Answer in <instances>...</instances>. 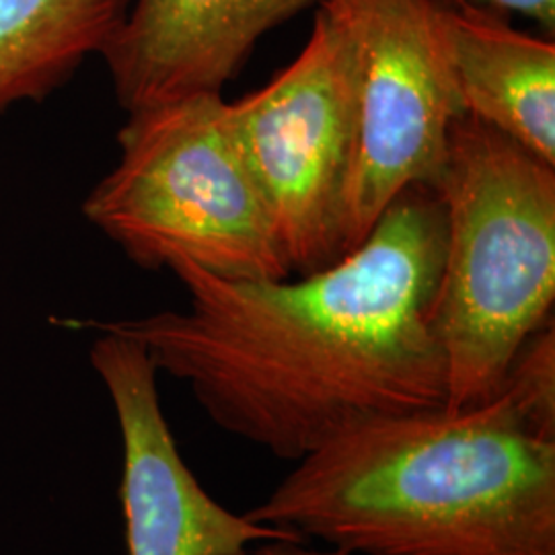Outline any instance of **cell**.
<instances>
[{"label":"cell","instance_id":"277c9868","mask_svg":"<svg viewBox=\"0 0 555 555\" xmlns=\"http://www.w3.org/2000/svg\"><path fill=\"white\" fill-rule=\"evenodd\" d=\"M118 144V165L82 215L132 263L157 272L183 258L227 280L291 278L220 93L128 114Z\"/></svg>","mask_w":555,"mask_h":555},{"label":"cell","instance_id":"4fadbf2b","mask_svg":"<svg viewBox=\"0 0 555 555\" xmlns=\"http://www.w3.org/2000/svg\"><path fill=\"white\" fill-rule=\"evenodd\" d=\"M245 555H354L337 547L330 550H311L305 541H266L258 550L247 552Z\"/></svg>","mask_w":555,"mask_h":555},{"label":"cell","instance_id":"8992f818","mask_svg":"<svg viewBox=\"0 0 555 555\" xmlns=\"http://www.w3.org/2000/svg\"><path fill=\"white\" fill-rule=\"evenodd\" d=\"M344 21L358 68V140L346 249L369 237L405 190L442 171L459 101L438 27V0H323Z\"/></svg>","mask_w":555,"mask_h":555},{"label":"cell","instance_id":"9c48e42d","mask_svg":"<svg viewBox=\"0 0 555 555\" xmlns=\"http://www.w3.org/2000/svg\"><path fill=\"white\" fill-rule=\"evenodd\" d=\"M438 27L461 116L483 121L555 167L554 41L447 0H438Z\"/></svg>","mask_w":555,"mask_h":555},{"label":"cell","instance_id":"ba28073f","mask_svg":"<svg viewBox=\"0 0 555 555\" xmlns=\"http://www.w3.org/2000/svg\"><path fill=\"white\" fill-rule=\"evenodd\" d=\"M323 0H132L103 52L126 114L202 93L237 77L259 38Z\"/></svg>","mask_w":555,"mask_h":555},{"label":"cell","instance_id":"8fae6325","mask_svg":"<svg viewBox=\"0 0 555 555\" xmlns=\"http://www.w3.org/2000/svg\"><path fill=\"white\" fill-rule=\"evenodd\" d=\"M498 396L508 401L531 435L555 442L554 319L518 348Z\"/></svg>","mask_w":555,"mask_h":555},{"label":"cell","instance_id":"3957f363","mask_svg":"<svg viewBox=\"0 0 555 555\" xmlns=\"http://www.w3.org/2000/svg\"><path fill=\"white\" fill-rule=\"evenodd\" d=\"M444 210L435 332L451 414L490 403L518 348L554 319L555 167L472 116L433 185Z\"/></svg>","mask_w":555,"mask_h":555},{"label":"cell","instance_id":"52a82bcc","mask_svg":"<svg viewBox=\"0 0 555 555\" xmlns=\"http://www.w3.org/2000/svg\"><path fill=\"white\" fill-rule=\"evenodd\" d=\"M100 334L89 358L118 416L119 498L130 555H245L256 541H302L227 511L199 486L163 416L159 371L144 346L132 337Z\"/></svg>","mask_w":555,"mask_h":555},{"label":"cell","instance_id":"5b68a950","mask_svg":"<svg viewBox=\"0 0 555 555\" xmlns=\"http://www.w3.org/2000/svg\"><path fill=\"white\" fill-rule=\"evenodd\" d=\"M229 118L293 272L348 254L346 215L358 140V68L344 21L319 4L309 41Z\"/></svg>","mask_w":555,"mask_h":555},{"label":"cell","instance_id":"7a4b0ae2","mask_svg":"<svg viewBox=\"0 0 555 555\" xmlns=\"http://www.w3.org/2000/svg\"><path fill=\"white\" fill-rule=\"evenodd\" d=\"M297 463L249 520L354 555H555V442L504 397L377 417Z\"/></svg>","mask_w":555,"mask_h":555},{"label":"cell","instance_id":"7c38bea8","mask_svg":"<svg viewBox=\"0 0 555 555\" xmlns=\"http://www.w3.org/2000/svg\"><path fill=\"white\" fill-rule=\"evenodd\" d=\"M455 4H467L477 11L492 13L498 17H506L508 13L522 15L527 20H533L554 34L555 29V0H447Z\"/></svg>","mask_w":555,"mask_h":555},{"label":"cell","instance_id":"30bf717a","mask_svg":"<svg viewBox=\"0 0 555 555\" xmlns=\"http://www.w3.org/2000/svg\"><path fill=\"white\" fill-rule=\"evenodd\" d=\"M132 0H0V112L41 103L103 56Z\"/></svg>","mask_w":555,"mask_h":555},{"label":"cell","instance_id":"6da1fadb","mask_svg":"<svg viewBox=\"0 0 555 555\" xmlns=\"http://www.w3.org/2000/svg\"><path fill=\"white\" fill-rule=\"evenodd\" d=\"M442 256V204L416 185L357 249L300 280H227L178 258L167 268L185 311L66 325L137 339L219 428L300 461L371 420L444 408Z\"/></svg>","mask_w":555,"mask_h":555}]
</instances>
